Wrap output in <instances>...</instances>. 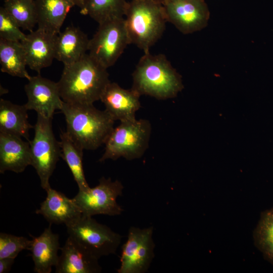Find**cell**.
Instances as JSON below:
<instances>
[{
	"label": "cell",
	"mask_w": 273,
	"mask_h": 273,
	"mask_svg": "<svg viewBox=\"0 0 273 273\" xmlns=\"http://www.w3.org/2000/svg\"><path fill=\"white\" fill-rule=\"evenodd\" d=\"M110 82L107 69L86 53L78 61L64 65L58 84L63 102L93 104L100 100Z\"/></svg>",
	"instance_id": "6da1fadb"
},
{
	"label": "cell",
	"mask_w": 273,
	"mask_h": 273,
	"mask_svg": "<svg viewBox=\"0 0 273 273\" xmlns=\"http://www.w3.org/2000/svg\"><path fill=\"white\" fill-rule=\"evenodd\" d=\"M131 88L141 96L166 100L176 97L184 85L181 75L164 55L149 51L144 53L136 65Z\"/></svg>",
	"instance_id": "7a4b0ae2"
},
{
	"label": "cell",
	"mask_w": 273,
	"mask_h": 273,
	"mask_svg": "<svg viewBox=\"0 0 273 273\" xmlns=\"http://www.w3.org/2000/svg\"><path fill=\"white\" fill-rule=\"evenodd\" d=\"M66 122V132L83 150H95L105 144L115 121L105 111L93 104L63 102L60 110Z\"/></svg>",
	"instance_id": "3957f363"
},
{
	"label": "cell",
	"mask_w": 273,
	"mask_h": 273,
	"mask_svg": "<svg viewBox=\"0 0 273 273\" xmlns=\"http://www.w3.org/2000/svg\"><path fill=\"white\" fill-rule=\"evenodd\" d=\"M124 19L130 44L144 53L161 37L167 22L163 5L153 0L128 2Z\"/></svg>",
	"instance_id": "277c9868"
},
{
	"label": "cell",
	"mask_w": 273,
	"mask_h": 273,
	"mask_svg": "<svg viewBox=\"0 0 273 273\" xmlns=\"http://www.w3.org/2000/svg\"><path fill=\"white\" fill-rule=\"evenodd\" d=\"M152 127L146 119H136L120 122L114 127L105 145L100 162L123 157L128 160L143 156L149 146Z\"/></svg>",
	"instance_id": "5b68a950"
},
{
	"label": "cell",
	"mask_w": 273,
	"mask_h": 273,
	"mask_svg": "<svg viewBox=\"0 0 273 273\" xmlns=\"http://www.w3.org/2000/svg\"><path fill=\"white\" fill-rule=\"evenodd\" d=\"M52 119L37 114L34 126V134L30 141L31 166L40 179L41 187L46 191L51 186L50 178L61 157V148L53 133Z\"/></svg>",
	"instance_id": "8992f818"
},
{
	"label": "cell",
	"mask_w": 273,
	"mask_h": 273,
	"mask_svg": "<svg viewBox=\"0 0 273 273\" xmlns=\"http://www.w3.org/2000/svg\"><path fill=\"white\" fill-rule=\"evenodd\" d=\"M129 44L124 18L110 19L99 24L89 39L88 54L108 69L115 64Z\"/></svg>",
	"instance_id": "52a82bcc"
},
{
	"label": "cell",
	"mask_w": 273,
	"mask_h": 273,
	"mask_svg": "<svg viewBox=\"0 0 273 273\" xmlns=\"http://www.w3.org/2000/svg\"><path fill=\"white\" fill-rule=\"evenodd\" d=\"M66 226L68 236L99 259L103 256L115 254L121 242L122 236L120 234L98 222L92 216L82 215Z\"/></svg>",
	"instance_id": "ba28073f"
},
{
	"label": "cell",
	"mask_w": 273,
	"mask_h": 273,
	"mask_svg": "<svg viewBox=\"0 0 273 273\" xmlns=\"http://www.w3.org/2000/svg\"><path fill=\"white\" fill-rule=\"evenodd\" d=\"M123 189L120 181L102 177L97 186L85 191L79 190L73 199L83 215H119L123 209L117 199L122 195Z\"/></svg>",
	"instance_id": "9c48e42d"
},
{
	"label": "cell",
	"mask_w": 273,
	"mask_h": 273,
	"mask_svg": "<svg viewBox=\"0 0 273 273\" xmlns=\"http://www.w3.org/2000/svg\"><path fill=\"white\" fill-rule=\"evenodd\" d=\"M153 227H130L127 239L122 246L118 273H145L154 258Z\"/></svg>",
	"instance_id": "30bf717a"
},
{
	"label": "cell",
	"mask_w": 273,
	"mask_h": 273,
	"mask_svg": "<svg viewBox=\"0 0 273 273\" xmlns=\"http://www.w3.org/2000/svg\"><path fill=\"white\" fill-rule=\"evenodd\" d=\"M163 6L167 21L184 34L200 31L208 24L210 12L205 0H167Z\"/></svg>",
	"instance_id": "8fae6325"
},
{
	"label": "cell",
	"mask_w": 273,
	"mask_h": 273,
	"mask_svg": "<svg viewBox=\"0 0 273 273\" xmlns=\"http://www.w3.org/2000/svg\"><path fill=\"white\" fill-rule=\"evenodd\" d=\"M24 89L27 97L25 104L29 110L37 114L52 119L55 112L61 110L63 101L58 82L42 77L40 74L31 76Z\"/></svg>",
	"instance_id": "7c38bea8"
},
{
	"label": "cell",
	"mask_w": 273,
	"mask_h": 273,
	"mask_svg": "<svg viewBox=\"0 0 273 273\" xmlns=\"http://www.w3.org/2000/svg\"><path fill=\"white\" fill-rule=\"evenodd\" d=\"M141 96L131 88L125 89L116 82H110L100 101L112 119L121 122L136 119L135 113L141 107Z\"/></svg>",
	"instance_id": "4fadbf2b"
},
{
	"label": "cell",
	"mask_w": 273,
	"mask_h": 273,
	"mask_svg": "<svg viewBox=\"0 0 273 273\" xmlns=\"http://www.w3.org/2000/svg\"><path fill=\"white\" fill-rule=\"evenodd\" d=\"M55 266L56 273H99L102 267L99 258L88 249L68 236L60 248Z\"/></svg>",
	"instance_id": "5bb4252c"
},
{
	"label": "cell",
	"mask_w": 273,
	"mask_h": 273,
	"mask_svg": "<svg viewBox=\"0 0 273 273\" xmlns=\"http://www.w3.org/2000/svg\"><path fill=\"white\" fill-rule=\"evenodd\" d=\"M57 35L39 28L27 34L21 43L29 68L39 73L52 64L55 59Z\"/></svg>",
	"instance_id": "9a60e30c"
},
{
	"label": "cell",
	"mask_w": 273,
	"mask_h": 273,
	"mask_svg": "<svg viewBox=\"0 0 273 273\" xmlns=\"http://www.w3.org/2000/svg\"><path fill=\"white\" fill-rule=\"evenodd\" d=\"M46 192V199L35 213L43 216L50 223H63L66 226L82 216L81 212L73 198H69L51 187Z\"/></svg>",
	"instance_id": "2e32d148"
},
{
	"label": "cell",
	"mask_w": 273,
	"mask_h": 273,
	"mask_svg": "<svg viewBox=\"0 0 273 273\" xmlns=\"http://www.w3.org/2000/svg\"><path fill=\"white\" fill-rule=\"evenodd\" d=\"M31 165L30 144L21 137L0 132V173H21Z\"/></svg>",
	"instance_id": "e0dca14e"
},
{
	"label": "cell",
	"mask_w": 273,
	"mask_h": 273,
	"mask_svg": "<svg viewBox=\"0 0 273 273\" xmlns=\"http://www.w3.org/2000/svg\"><path fill=\"white\" fill-rule=\"evenodd\" d=\"M59 237L51 229V223L38 237H32L29 250L36 273H51L56 266L60 249Z\"/></svg>",
	"instance_id": "ac0fdd59"
},
{
	"label": "cell",
	"mask_w": 273,
	"mask_h": 273,
	"mask_svg": "<svg viewBox=\"0 0 273 273\" xmlns=\"http://www.w3.org/2000/svg\"><path fill=\"white\" fill-rule=\"evenodd\" d=\"M89 39L80 28L70 26L56 36L55 59L65 65L80 60L88 50Z\"/></svg>",
	"instance_id": "d6986e66"
},
{
	"label": "cell",
	"mask_w": 273,
	"mask_h": 273,
	"mask_svg": "<svg viewBox=\"0 0 273 273\" xmlns=\"http://www.w3.org/2000/svg\"><path fill=\"white\" fill-rule=\"evenodd\" d=\"M38 28L54 34L60 29L70 9L75 6L70 0H34Z\"/></svg>",
	"instance_id": "ffe728a7"
},
{
	"label": "cell",
	"mask_w": 273,
	"mask_h": 273,
	"mask_svg": "<svg viewBox=\"0 0 273 273\" xmlns=\"http://www.w3.org/2000/svg\"><path fill=\"white\" fill-rule=\"evenodd\" d=\"M27 111L25 104L19 105L1 99L0 132L24 138L29 141V130L34 127L29 122Z\"/></svg>",
	"instance_id": "44dd1931"
},
{
	"label": "cell",
	"mask_w": 273,
	"mask_h": 273,
	"mask_svg": "<svg viewBox=\"0 0 273 273\" xmlns=\"http://www.w3.org/2000/svg\"><path fill=\"white\" fill-rule=\"evenodd\" d=\"M0 64L2 72L28 80L31 77L26 69L25 54L20 41L0 39Z\"/></svg>",
	"instance_id": "7402d4cb"
},
{
	"label": "cell",
	"mask_w": 273,
	"mask_h": 273,
	"mask_svg": "<svg viewBox=\"0 0 273 273\" xmlns=\"http://www.w3.org/2000/svg\"><path fill=\"white\" fill-rule=\"evenodd\" d=\"M61 157L69 167L79 190L85 191L89 186L84 175L82 159L83 151L66 131L60 134Z\"/></svg>",
	"instance_id": "603a6c76"
},
{
	"label": "cell",
	"mask_w": 273,
	"mask_h": 273,
	"mask_svg": "<svg viewBox=\"0 0 273 273\" xmlns=\"http://www.w3.org/2000/svg\"><path fill=\"white\" fill-rule=\"evenodd\" d=\"M128 3L126 0H86L80 13L99 24L110 19L124 18Z\"/></svg>",
	"instance_id": "cb8c5ba5"
},
{
	"label": "cell",
	"mask_w": 273,
	"mask_h": 273,
	"mask_svg": "<svg viewBox=\"0 0 273 273\" xmlns=\"http://www.w3.org/2000/svg\"><path fill=\"white\" fill-rule=\"evenodd\" d=\"M253 237L255 247L273 265V207L262 212Z\"/></svg>",
	"instance_id": "d4e9b609"
},
{
	"label": "cell",
	"mask_w": 273,
	"mask_h": 273,
	"mask_svg": "<svg viewBox=\"0 0 273 273\" xmlns=\"http://www.w3.org/2000/svg\"><path fill=\"white\" fill-rule=\"evenodd\" d=\"M3 7L20 28L33 31L37 24L34 0H5Z\"/></svg>",
	"instance_id": "484cf974"
},
{
	"label": "cell",
	"mask_w": 273,
	"mask_h": 273,
	"mask_svg": "<svg viewBox=\"0 0 273 273\" xmlns=\"http://www.w3.org/2000/svg\"><path fill=\"white\" fill-rule=\"evenodd\" d=\"M31 240L24 237L15 236L4 233L0 234V259L14 258L20 252L29 250Z\"/></svg>",
	"instance_id": "4316f807"
},
{
	"label": "cell",
	"mask_w": 273,
	"mask_h": 273,
	"mask_svg": "<svg viewBox=\"0 0 273 273\" xmlns=\"http://www.w3.org/2000/svg\"><path fill=\"white\" fill-rule=\"evenodd\" d=\"M14 19L4 7L0 8V39L9 41H22L26 37Z\"/></svg>",
	"instance_id": "83f0119b"
},
{
	"label": "cell",
	"mask_w": 273,
	"mask_h": 273,
	"mask_svg": "<svg viewBox=\"0 0 273 273\" xmlns=\"http://www.w3.org/2000/svg\"><path fill=\"white\" fill-rule=\"evenodd\" d=\"M15 261L14 258H5L0 259V273L9 272Z\"/></svg>",
	"instance_id": "f1b7e54d"
},
{
	"label": "cell",
	"mask_w": 273,
	"mask_h": 273,
	"mask_svg": "<svg viewBox=\"0 0 273 273\" xmlns=\"http://www.w3.org/2000/svg\"><path fill=\"white\" fill-rule=\"evenodd\" d=\"M74 5V6H77L81 9L86 0H70Z\"/></svg>",
	"instance_id": "f546056e"
},
{
	"label": "cell",
	"mask_w": 273,
	"mask_h": 273,
	"mask_svg": "<svg viewBox=\"0 0 273 273\" xmlns=\"http://www.w3.org/2000/svg\"><path fill=\"white\" fill-rule=\"evenodd\" d=\"M153 1L163 5L167 0H153Z\"/></svg>",
	"instance_id": "4dcf8cb0"
}]
</instances>
